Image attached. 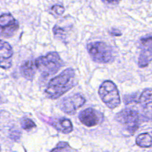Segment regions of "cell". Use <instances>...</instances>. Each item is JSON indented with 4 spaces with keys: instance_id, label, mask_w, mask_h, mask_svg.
<instances>
[{
    "instance_id": "cell-1",
    "label": "cell",
    "mask_w": 152,
    "mask_h": 152,
    "mask_svg": "<svg viewBox=\"0 0 152 152\" xmlns=\"http://www.w3.org/2000/svg\"><path fill=\"white\" fill-rule=\"evenodd\" d=\"M75 85V73L72 68H67L50 80L45 91L46 96L56 99L71 90Z\"/></svg>"
},
{
    "instance_id": "cell-2",
    "label": "cell",
    "mask_w": 152,
    "mask_h": 152,
    "mask_svg": "<svg viewBox=\"0 0 152 152\" xmlns=\"http://www.w3.org/2000/svg\"><path fill=\"white\" fill-rule=\"evenodd\" d=\"M35 64L42 77L45 78L56 74L63 66V62L57 52H50L46 56H40L35 60Z\"/></svg>"
},
{
    "instance_id": "cell-3",
    "label": "cell",
    "mask_w": 152,
    "mask_h": 152,
    "mask_svg": "<svg viewBox=\"0 0 152 152\" xmlns=\"http://www.w3.org/2000/svg\"><path fill=\"white\" fill-rule=\"evenodd\" d=\"M86 49L92 60L96 63L107 64L114 60L113 48L104 42H92L89 43Z\"/></svg>"
},
{
    "instance_id": "cell-4",
    "label": "cell",
    "mask_w": 152,
    "mask_h": 152,
    "mask_svg": "<svg viewBox=\"0 0 152 152\" xmlns=\"http://www.w3.org/2000/svg\"><path fill=\"white\" fill-rule=\"evenodd\" d=\"M98 94L102 102L110 109L117 108L121 103L119 92L116 84L110 80L104 81L98 89Z\"/></svg>"
},
{
    "instance_id": "cell-5",
    "label": "cell",
    "mask_w": 152,
    "mask_h": 152,
    "mask_svg": "<svg viewBox=\"0 0 152 152\" xmlns=\"http://www.w3.org/2000/svg\"><path fill=\"white\" fill-rule=\"evenodd\" d=\"M116 120L131 134H134L139 126V114L133 108H126L116 115Z\"/></svg>"
},
{
    "instance_id": "cell-6",
    "label": "cell",
    "mask_w": 152,
    "mask_h": 152,
    "mask_svg": "<svg viewBox=\"0 0 152 152\" xmlns=\"http://www.w3.org/2000/svg\"><path fill=\"white\" fill-rule=\"evenodd\" d=\"M85 103L86 99L82 95L74 94L62 99L60 102V108L66 114L72 115Z\"/></svg>"
},
{
    "instance_id": "cell-7",
    "label": "cell",
    "mask_w": 152,
    "mask_h": 152,
    "mask_svg": "<svg viewBox=\"0 0 152 152\" xmlns=\"http://www.w3.org/2000/svg\"><path fill=\"white\" fill-rule=\"evenodd\" d=\"M19 29V23L10 13L0 16V36L6 38L12 37Z\"/></svg>"
},
{
    "instance_id": "cell-8",
    "label": "cell",
    "mask_w": 152,
    "mask_h": 152,
    "mask_svg": "<svg viewBox=\"0 0 152 152\" xmlns=\"http://www.w3.org/2000/svg\"><path fill=\"white\" fill-rule=\"evenodd\" d=\"M80 123L87 127H92L100 124L103 121V114L92 108H88L79 114Z\"/></svg>"
},
{
    "instance_id": "cell-9",
    "label": "cell",
    "mask_w": 152,
    "mask_h": 152,
    "mask_svg": "<svg viewBox=\"0 0 152 152\" xmlns=\"http://www.w3.org/2000/svg\"><path fill=\"white\" fill-rule=\"evenodd\" d=\"M13 49L7 42L0 39V67L3 69H8L12 65Z\"/></svg>"
},
{
    "instance_id": "cell-10",
    "label": "cell",
    "mask_w": 152,
    "mask_h": 152,
    "mask_svg": "<svg viewBox=\"0 0 152 152\" xmlns=\"http://www.w3.org/2000/svg\"><path fill=\"white\" fill-rule=\"evenodd\" d=\"M47 123L55 128L57 131L63 134H69L72 132L73 126L71 120L65 117L55 119H49Z\"/></svg>"
},
{
    "instance_id": "cell-11",
    "label": "cell",
    "mask_w": 152,
    "mask_h": 152,
    "mask_svg": "<svg viewBox=\"0 0 152 152\" xmlns=\"http://www.w3.org/2000/svg\"><path fill=\"white\" fill-rule=\"evenodd\" d=\"M138 102L146 113H152V89L147 88L143 91L139 97Z\"/></svg>"
},
{
    "instance_id": "cell-12",
    "label": "cell",
    "mask_w": 152,
    "mask_h": 152,
    "mask_svg": "<svg viewBox=\"0 0 152 152\" xmlns=\"http://www.w3.org/2000/svg\"><path fill=\"white\" fill-rule=\"evenodd\" d=\"M37 71L35 61L28 60L24 62L20 67L21 74L28 80H32Z\"/></svg>"
},
{
    "instance_id": "cell-13",
    "label": "cell",
    "mask_w": 152,
    "mask_h": 152,
    "mask_svg": "<svg viewBox=\"0 0 152 152\" xmlns=\"http://www.w3.org/2000/svg\"><path fill=\"white\" fill-rule=\"evenodd\" d=\"M151 62H152V46H145L139 56L138 65L140 68H145Z\"/></svg>"
},
{
    "instance_id": "cell-14",
    "label": "cell",
    "mask_w": 152,
    "mask_h": 152,
    "mask_svg": "<svg viewBox=\"0 0 152 152\" xmlns=\"http://www.w3.org/2000/svg\"><path fill=\"white\" fill-rule=\"evenodd\" d=\"M136 144L142 148L152 146V132L140 134L136 139Z\"/></svg>"
},
{
    "instance_id": "cell-15",
    "label": "cell",
    "mask_w": 152,
    "mask_h": 152,
    "mask_svg": "<svg viewBox=\"0 0 152 152\" xmlns=\"http://www.w3.org/2000/svg\"><path fill=\"white\" fill-rule=\"evenodd\" d=\"M21 126L22 129L25 131H30L31 129H34L36 127V125L31 119L28 118H22L21 120Z\"/></svg>"
},
{
    "instance_id": "cell-16",
    "label": "cell",
    "mask_w": 152,
    "mask_h": 152,
    "mask_svg": "<svg viewBox=\"0 0 152 152\" xmlns=\"http://www.w3.org/2000/svg\"><path fill=\"white\" fill-rule=\"evenodd\" d=\"M51 11H52V14L55 15V16H61L64 13L65 8L61 4H55L51 8Z\"/></svg>"
},
{
    "instance_id": "cell-17",
    "label": "cell",
    "mask_w": 152,
    "mask_h": 152,
    "mask_svg": "<svg viewBox=\"0 0 152 152\" xmlns=\"http://www.w3.org/2000/svg\"><path fill=\"white\" fill-rule=\"evenodd\" d=\"M69 148V146L68 143L62 142H60L58 146L54 148L51 152H66Z\"/></svg>"
},
{
    "instance_id": "cell-18",
    "label": "cell",
    "mask_w": 152,
    "mask_h": 152,
    "mask_svg": "<svg viewBox=\"0 0 152 152\" xmlns=\"http://www.w3.org/2000/svg\"><path fill=\"white\" fill-rule=\"evenodd\" d=\"M141 43L144 46H152V37L141 39Z\"/></svg>"
},
{
    "instance_id": "cell-19",
    "label": "cell",
    "mask_w": 152,
    "mask_h": 152,
    "mask_svg": "<svg viewBox=\"0 0 152 152\" xmlns=\"http://www.w3.org/2000/svg\"><path fill=\"white\" fill-rule=\"evenodd\" d=\"M10 137L13 140H18L20 137V132L16 129V130H13L10 132Z\"/></svg>"
},
{
    "instance_id": "cell-20",
    "label": "cell",
    "mask_w": 152,
    "mask_h": 152,
    "mask_svg": "<svg viewBox=\"0 0 152 152\" xmlns=\"http://www.w3.org/2000/svg\"><path fill=\"white\" fill-rule=\"evenodd\" d=\"M110 34L112 36H115V37H120V36H122V33L117 29H112V31H110Z\"/></svg>"
},
{
    "instance_id": "cell-21",
    "label": "cell",
    "mask_w": 152,
    "mask_h": 152,
    "mask_svg": "<svg viewBox=\"0 0 152 152\" xmlns=\"http://www.w3.org/2000/svg\"><path fill=\"white\" fill-rule=\"evenodd\" d=\"M121 0H105V1H107V3L109 4H116L120 1Z\"/></svg>"
},
{
    "instance_id": "cell-22",
    "label": "cell",
    "mask_w": 152,
    "mask_h": 152,
    "mask_svg": "<svg viewBox=\"0 0 152 152\" xmlns=\"http://www.w3.org/2000/svg\"><path fill=\"white\" fill-rule=\"evenodd\" d=\"M0 152H1V147H0Z\"/></svg>"
}]
</instances>
